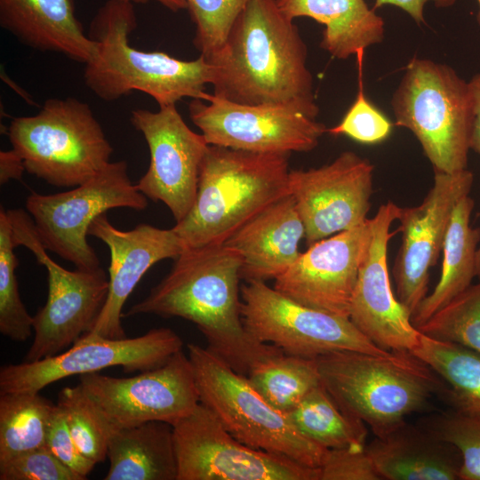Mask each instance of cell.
Returning a JSON list of instances; mask_svg holds the SVG:
<instances>
[{"label": "cell", "instance_id": "obj_5", "mask_svg": "<svg viewBox=\"0 0 480 480\" xmlns=\"http://www.w3.org/2000/svg\"><path fill=\"white\" fill-rule=\"evenodd\" d=\"M323 386L348 415L384 436L441 391L436 372L411 351H337L316 358Z\"/></svg>", "mask_w": 480, "mask_h": 480}, {"label": "cell", "instance_id": "obj_7", "mask_svg": "<svg viewBox=\"0 0 480 480\" xmlns=\"http://www.w3.org/2000/svg\"><path fill=\"white\" fill-rule=\"evenodd\" d=\"M395 124L410 130L434 170L467 169L472 128L468 82L445 64L412 59L391 99Z\"/></svg>", "mask_w": 480, "mask_h": 480}, {"label": "cell", "instance_id": "obj_11", "mask_svg": "<svg viewBox=\"0 0 480 480\" xmlns=\"http://www.w3.org/2000/svg\"><path fill=\"white\" fill-rule=\"evenodd\" d=\"M241 316L247 332L291 356L316 359L337 351L386 355L349 320L287 297L265 282L241 285Z\"/></svg>", "mask_w": 480, "mask_h": 480}, {"label": "cell", "instance_id": "obj_39", "mask_svg": "<svg viewBox=\"0 0 480 480\" xmlns=\"http://www.w3.org/2000/svg\"><path fill=\"white\" fill-rule=\"evenodd\" d=\"M318 470V480L381 479L366 447L328 450Z\"/></svg>", "mask_w": 480, "mask_h": 480}, {"label": "cell", "instance_id": "obj_22", "mask_svg": "<svg viewBox=\"0 0 480 480\" xmlns=\"http://www.w3.org/2000/svg\"><path fill=\"white\" fill-rule=\"evenodd\" d=\"M305 226L291 194L278 199L238 229L224 244L242 257L241 279H276L298 259Z\"/></svg>", "mask_w": 480, "mask_h": 480}, {"label": "cell", "instance_id": "obj_4", "mask_svg": "<svg viewBox=\"0 0 480 480\" xmlns=\"http://www.w3.org/2000/svg\"><path fill=\"white\" fill-rule=\"evenodd\" d=\"M136 27L132 4L108 0L99 9L89 33L97 48L85 64L87 87L107 101L134 91L147 93L159 107L176 105L184 98L204 100L206 85L214 78L212 66L201 55L183 60L163 52L133 48L128 36Z\"/></svg>", "mask_w": 480, "mask_h": 480}, {"label": "cell", "instance_id": "obj_45", "mask_svg": "<svg viewBox=\"0 0 480 480\" xmlns=\"http://www.w3.org/2000/svg\"><path fill=\"white\" fill-rule=\"evenodd\" d=\"M476 276L480 280V247H478L476 251Z\"/></svg>", "mask_w": 480, "mask_h": 480}, {"label": "cell", "instance_id": "obj_40", "mask_svg": "<svg viewBox=\"0 0 480 480\" xmlns=\"http://www.w3.org/2000/svg\"><path fill=\"white\" fill-rule=\"evenodd\" d=\"M45 447L83 479L95 464L78 451L68 427L64 411L56 404L48 427Z\"/></svg>", "mask_w": 480, "mask_h": 480}, {"label": "cell", "instance_id": "obj_19", "mask_svg": "<svg viewBox=\"0 0 480 480\" xmlns=\"http://www.w3.org/2000/svg\"><path fill=\"white\" fill-rule=\"evenodd\" d=\"M399 207L381 204L371 219V238L351 297L348 318L373 344L386 351H412L421 332L392 291L388 262L390 226Z\"/></svg>", "mask_w": 480, "mask_h": 480}, {"label": "cell", "instance_id": "obj_44", "mask_svg": "<svg viewBox=\"0 0 480 480\" xmlns=\"http://www.w3.org/2000/svg\"><path fill=\"white\" fill-rule=\"evenodd\" d=\"M130 4H146L150 1L156 2L172 12H179L187 9L186 0H120Z\"/></svg>", "mask_w": 480, "mask_h": 480}, {"label": "cell", "instance_id": "obj_23", "mask_svg": "<svg viewBox=\"0 0 480 480\" xmlns=\"http://www.w3.org/2000/svg\"><path fill=\"white\" fill-rule=\"evenodd\" d=\"M0 25L23 44L86 64L97 44L76 15L75 0H0Z\"/></svg>", "mask_w": 480, "mask_h": 480}, {"label": "cell", "instance_id": "obj_2", "mask_svg": "<svg viewBox=\"0 0 480 480\" xmlns=\"http://www.w3.org/2000/svg\"><path fill=\"white\" fill-rule=\"evenodd\" d=\"M207 61L216 96L240 104L292 106L313 118L319 113L306 44L276 0H250Z\"/></svg>", "mask_w": 480, "mask_h": 480}, {"label": "cell", "instance_id": "obj_35", "mask_svg": "<svg viewBox=\"0 0 480 480\" xmlns=\"http://www.w3.org/2000/svg\"><path fill=\"white\" fill-rule=\"evenodd\" d=\"M249 1L186 0V10L195 25L194 45L206 60L220 49Z\"/></svg>", "mask_w": 480, "mask_h": 480}, {"label": "cell", "instance_id": "obj_18", "mask_svg": "<svg viewBox=\"0 0 480 480\" xmlns=\"http://www.w3.org/2000/svg\"><path fill=\"white\" fill-rule=\"evenodd\" d=\"M372 173L370 161L352 151L317 168L290 171V194L304 223L308 246L367 220Z\"/></svg>", "mask_w": 480, "mask_h": 480}, {"label": "cell", "instance_id": "obj_10", "mask_svg": "<svg viewBox=\"0 0 480 480\" xmlns=\"http://www.w3.org/2000/svg\"><path fill=\"white\" fill-rule=\"evenodd\" d=\"M25 205L44 248L76 268L89 270L100 267L87 242L92 222L114 208L143 211L148 197L132 183L126 161L120 160L73 189L52 195L32 191Z\"/></svg>", "mask_w": 480, "mask_h": 480}, {"label": "cell", "instance_id": "obj_15", "mask_svg": "<svg viewBox=\"0 0 480 480\" xmlns=\"http://www.w3.org/2000/svg\"><path fill=\"white\" fill-rule=\"evenodd\" d=\"M182 347L180 337L169 328L119 340L84 334L56 356L1 367L0 394L38 393L59 380L111 366H122L125 372L148 371L163 364Z\"/></svg>", "mask_w": 480, "mask_h": 480}, {"label": "cell", "instance_id": "obj_9", "mask_svg": "<svg viewBox=\"0 0 480 480\" xmlns=\"http://www.w3.org/2000/svg\"><path fill=\"white\" fill-rule=\"evenodd\" d=\"M7 215L15 247L30 250L47 271V300L33 316L35 336L24 357L35 362L60 354L91 331L107 300L109 280L100 267L64 268L47 254L28 212L12 209Z\"/></svg>", "mask_w": 480, "mask_h": 480}, {"label": "cell", "instance_id": "obj_36", "mask_svg": "<svg viewBox=\"0 0 480 480\" xmlns=\"http://www.w3.org/2000/svg\"><path fill=\"white\" fill-rule=\"evenodd\" d=\"M420 426L459 450L460 479L480 480V418L452 411L432 415Z\"/></svg>", "mask_w": 480, "mask_h": 480}, {"label": "cell", "instance_id": "obj_30", "mask_svg": "<svg viewBox=\"0 0 480 480\" xmlns=\"http://www.w3.org/2000/svg\"><path fill=\"white\" fill-rule=\"evenodd\" d=\"M54 408L39 392L0 394V462L45 447Z\"/></svg>", "mask_w": 480, "mask_h": 480}, {"label": "cell", "instance_id": "obj_25", "mask_svg": "<svg viewBox=\"0 0 480 480\" xmlns=\"http://www.w3.org/2000/svg\"><path fill=\"white\" fill-rule=\"evenodd\" d=\"M289 19L307 17L324 27L321 48L346 60L358 51L382 42L384 20L365 0H276Z\"/></svg>", "mask_w": 480, "mask_h": 480}, {"label": "cell", "instance_id": "obj_3", "mask_svg": "<svg viewBox=\"0 0 480 480\" xmlns=\"http://www.w3.org/2000/svg\"><path fill=\"white\" fill-rule=\"evenodd\" d=\"M290 155L209 145L194 205L172 228L184 249L224 244L249 220L290 194Z\"/></svg>", "mask_w": 480, "mask_h": 480}, {"label": "cell", "instance_id": "obj_1", "mask_svg": "<svg viewBox=\"0 0 480 480\" xmlns=\"http://www.w3.org/2000/svg\"><path fill=\"white\" fill-rule=\"evenodd\" d=\"M242 257L228 245L185 248L170 272L125 316L180 317L192 322L207 348L247 376L260 363L284 352L260 342L245 329L239 281Z\"/></svg>", "mask_w": 480, "mask_h": 480}, {"label": "cell", "instance_id": "obj_16", "mask_svg": "<svg viewBox=\"0 0 480 480\" xmlns=\"http://www.w3.org/2000/svg\"><path fill=\"white\" fill-rule=\"evenodd\" d=\"M130 120L142 133L150 154L148 169L136 187L148 199L164 203L178 223L194 205L210 144L188 126L176 105L159 107L156 112L133 109Z\"/></svg>", "mask_w": 480, "mask_h": 480}, {"label": "cell", "instance_id": "obj_37", "mask_svg": "<svg viewBox=\"0 0 480 480\" xmlns=\"http://www.w3.org/2000/svg\"><path fill=\"white\" fill-rule=\"evenodd\" d=\"M364 50L356 54L358 67V91L356 98L341 121L327 129L333 135H346L364 144L380 143L391 134L393 124L367 100L363 81V60Z\"/></svg>", "mask_w": 480, "mask_h": 480}, {"label": "cell", "instance_id": "obj_34", "mask_svg": "<svg viewBox=\"0 0 480 480\" xmlns=\"http://www.w3.org/2000/svg\"><path fill=\"white\" fill-rule=\"evenodd\" d=\"M417 328L428 337L459 344L480 354V280Z\"/></svg>", "mask_w": 480, "mask_h": 480}, {"label": "cell", "instance_id": "obj_46", "mask_svg": "<svg viewBox=\"0 0 480 480\" xmlns=\"http://www.w3.org/2000/svg\"><path fill=\"white\" fill-rule=\"evenodd\" d=\"M477 2H478V4H479V12H478V14H477V21H478V23L480 25V0H477Z\"/></svg>", "mask_w": 480, "mask_h": 480}, {"label": "cell", "instance_id": "obj_13", "mask_svg": "<svg viewBox=\"0 0 480 480\" xmlns=\"http://www.w3.org/2000/svg\"><path fill=\"white\" fill-rule=\"evenodd\" d=\"M79 385L115 429L148 421L173 426L200 403L193 367L182 349L138 375L85 373L79 375Z\"/></svg>", "mask_w": 480, "mask_h": 480}, {"label": "cell", "instance_id": "obj_32", "mask_svg": "<svg viewBox=\"0 0 480 480\" xmlns=\"http://www.w3.org/2000/svg\"><path fill=\"white\" fill-rule=\"evenodd\" d=\"M57 404L66 414L68 429L80 453L95 465L103 462L108 457L110 436L116 429L81 386L63 388Z\"/></svg>", "mask_w": 480, "mask_h": 480}, {"label": "cell", "instance_id": "obj_6", "mask_svg": "<svg viewBox=\"0 0 480 480\" xmlns=\"http://www.w3.org/2000/svg\"><path fill=\"white\" fill-rule=\"evenodd\" d=\"M7 135L26 171L55 187L81 185L111 162L100 124L76 98L47 100L36 115L13 118Z\"/></svg>", "mask_w": 480, "mask_h": 480}, {"label": "cell", "instance_id": "obj_12", "mask_svg": "<svg viewBox=\"0 0 480 480\" xmlns=\"http://www.w3.org/2000/svg\"><path fill=\"white\" fill-rule=\"evenodd\" d=\"M177 480H318V468L252 448L199 403L172 426Z\"/></svg>", "mask_w": 480, "mask_h": 480}, {"label": "cell", "instance_id": "obj_20", "mask_svg": "<svg viewBox=\"0 0 480 480\" xmlns=\"http://www.w3.org/2000/svg\"><path fill=\"white\" fill-rule=\"evenodd\" d=\"M371 238V219L319 240L275 279L274 288L305 306L348 317L359 268Z\"/></svg>", "mask_w": 480, "mask_h": 480}, {"label": "cell", "instance_id": "obj_33", "mask_svg": "<svg viewBox=\"0 0 480 480\" xmlns=\"http://www.w3.org/2000/svg\"><path fill=\"white\" fill-rule=\"evenodd\" d=\"M7 212L0 211V332L13 341L27 340L33 330L31 316L22 303L15 268L19 261Z\"/></svg>", "mask_w": 480, "mask_h": 480}, {"label": "cell", "instance_id": "obj_31", "mask_svg": "<svg viewBox=\"0 0 480 480\" xmlns=\"http://www.w3.org/2000/svg\"><path fill=\"white\" fill-rule=\"evenodd\" d=\"M246 377L269 404L284 413L321 384L316 359L285 353L260 363Z\"/></svg>", "mask_w": 480, "mask_h": 480}, {"label": "cell", "instance_id": "obj_38", "mask_svg": "<svg viewBox=\"0 0 480 480\" xmlns=\"http://www.w3.org/2000/svg\"><path fill=\"white\" fill-rule=\"evenodd\" d=\"M0 480H84L46 447L0 462Z\"/></svg>", "mask_w": 480, "mask_h": 480}, {"label": "cell", "instance_id": "obj_17", "mask_svg": "<svg viewBox=\"0 0 480 480\" xmlns=\"http://www.w3.org/2000/svg\"><path fill=\"white\" fill-rule=\"evenodd\" d=\"M473 173L435 171L434 183L422 203L399 207L397 220L402 244L393 267L396 294L412 315L427 296L429 269L443 250L452 213L458 202L469 195Z\"/></svg>", "mask_w": 480, "mask_h": 480}, {"label": "cell", "instance_id": "obj_26", "mask_svg": "<svg viewBox=\"0 0 480 480\" xmlns=\"http://www.w3.org/2000/svg\"><path fill=\"white\" fill-rule=\"evenodd\" d=\"M105 480H177L172 426L148 421L116 429L108 448Z\"/></svg>", "mask_w": 480, "mask_h": 480}, {"label": "cell", "instance_id": "obj_29", "mask_svg": "<svg viewBox=\"0 0 480 480\" xmlns=\"http://www.w3.org/2000/svg\"><path fill=\"white\" fill-rule=\"evenodd\" d=\"M286 414L302 436L324 448L366 447L364 423L345 413L322 382Z\"/></svg>", "mask_w": 480, "mask_h": 480}, {"label": "cell", "instance_id": "obj_8", "mask_svg": "<svg viewBox=\"0 0 480 480\" xmlns=\"http://www.w3.org/2000/svg\"><path fill=\"white\" fill-rule=\"evenodd\" d=\"M199 402L238 441L319 468L328 449L302 436L286 413L269 404L245 375L234 371L207 348L189 343Z\"/></svg>", "mask_w": 480, "mask_h": 480}, {"label": "cell", "instance_id": "obj_28", "mask_svg": "<svg viewBox=\"0 0 480 480\" xmlns=\"http://www.w3.org/2000/svg\"><path fill=\"white\" fill-rule=\"evenodd\" d=\"M411 352L447 384L441 394L452 411L480 418L479 353L422 332L419 345Z\"/></svg>", "mask_w": 480, "mask_h": 480}, {"label": "cell", "instance_id": "obj_27", "mask_svg": "<svg viewBox=\"0 0 480 480\" xmlns=\"http://www.w3.org/2000/svg\"><path fill=\"white\" fill-rule=\"evenodd\" d=\"M474 204L468 195L453 209L443 246L441 276L432 293L423 299L412 316L416 328L468 288L476 276L480 229L470 225Z\"/></svg>", "mask_w": 480, "mask_h": 480}, {"label": "cell", "instance_id": "obj_21", "mask_svg": "<svg viewBox=\"0 0 480 480\" xmlns=\"http://www.w3.org/2000/svg\"><path fill=\"white\" fill-rule=\"evenodd\" d=\"M88 235L108 246L110 265L107 300L92 328L85 334L124 339L121 316L128 297L153 265L165 259L176 260L184 246L172 228L162 229L142 223L132 230H121L110 223L106 213L92 222Z\"/></svg>", "mask_w": 480, "mask_h": 480}, {"label": "cell", "instance_id": "obj_43", "mask_svg": "<svg viewBox=\"0 0 480 480\" xmlns=\"http://www.w3.org/2000/svg\"><path fill=\"white\" fill-rule=\"evenodd\" d=\"M25 165L20 156L14 150L0 152V182L7 183L10 180H21Z\"/></svg>", "mask_w": 480, "mask_h": 480}, {"label": "cell", "instance_id": "obj_14", "mask_svg": "<svg viewBox=\"0 0 480 480\" xmlns=\"http://www.w3.org/2000/svg\"><path fill=\"white\" fill-rule=\"evenodd\" d=\"M188 114L208 144L252 152H308L327 132L323 123L295 107L240 104L213 93L192 100Z\"/></svg>", "mask_w": 480, "mask_h": 480}, {"label": "cell", "instance_id": "obj_41", "mask_svg": "<svg viewBox=\"0 0 480 480\" xmlns=\"http://www.w3.org/2000/svg\"><path fill=\"white\" fill-rule=\"evenodd\" d=\"M432 2L438 7H448L455 4L456 0H375L374 8H380L385 5H394L409 14L416 23H425L424 8L425 5Z\"/></svg>", "mask_w": 480, "mask_h": 480}, {"label": "cell", "instance_id": "obj_24", "mask_svg": "<svg viewBox=\"0 0 480 480\" xmlns=\"http://www.w3.org/2000/svg\"><path fill=\"white\" fill-rule=\"evenodd\" d=\"M381 479H460L462 459L459 450L422 426L405 421L366 446Z\"/></svg>", "mask_w": 480, "mask_h": 480}, {"label": "cell", "instance_id": "obj_42", "mask_svg": "<svg viewBox=\"0 0 480 480\" xmlns=\"http://www.w3.org/2000/svg\"><path fill=\"white\" fill-rule=\"evenodd\" d=\"M472 101L470 148L480 154V72L468 82Z\"/></svg>", "mask_w": 480, "mask_h": 480}]
</instances>
